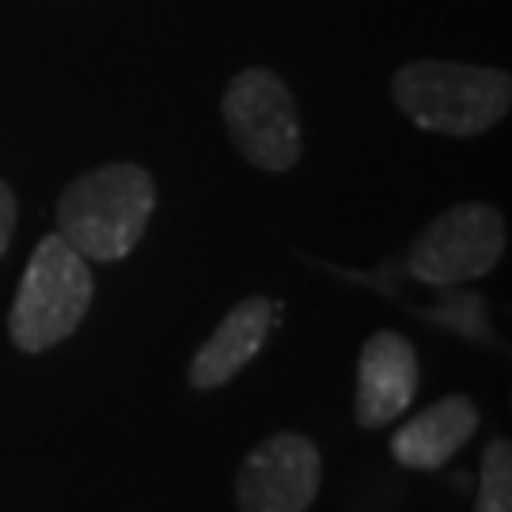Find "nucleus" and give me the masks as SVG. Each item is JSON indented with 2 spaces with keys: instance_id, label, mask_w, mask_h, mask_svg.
Wrapping results in <instances>:
<instances>
[{
  "instance_id": "nucleus-8",
  "label": "nucleus",
  "mask_w": 512,
  "mask_h": 512,
  "mask_svg": "<svg viewBox=\"0 0 512 512\" xmlns=\"http://www.w3.org/2000/svg\"><path fill=\"white\" fill-rule=\"evenodd\" d=\"M277 319H281V308L270 296L239 300L236 308L220 319V327L198 346V353H194L190 372H186L190 387L194 391H217V387L232 384L239 372L258 357V349L266 346V338L277 327Z\"/></svg>"
},
{
  "instance_id": "nucleus-2",
  "label": "nucleus",
  "mask_w": 512,
  "mask_h": 512,
  "mask_svg": "<svg viewBox=\"0 0 512 512\" xmlns=\"http://www.w3.org/2000/svg\"><path fill=\"white\" fill-rule=\"evenodd\" d=\"M391 99L418 129L440 137H478L509 114L512 80L482 65L410 61L391 80Z\"/></svg>"
},
{
  "instance_id": "nucleus-7",
  "label": "nucleus",
  "mask_w": 512,
  "mask_h": 512,
  "mask_svg": "<svg viewBox=\"0 0 512 512\" xmlns=\"http://www.w3.org/2000/svg\"><path fill=\"white\" fill-rule=\"evenodd\" d=\"M418 391V353L399 330L368 334L357 357L353 418L361 429H384L406 414Z\"/></svg>"
},
{
  "instance_id": "nucleus-1",
  "label": "nucleus",
  "mask_w": 512,
  "mask_h": 512,
  "mask_svg": "<svg viewBox=\"0 0 512 512\" xmlns=\"http://www.w3.org/2000/svg\"><path fill=\"white\" fill-rule=\"evenodd\" d=\"M156 213V179L141 164L84 171L57 198V236L88 262H122Z\"/></svg>"
},
{
  "instance_id": "nucleus-11",
  "label": "nucleus",
  "mask_w": 512,
  "mask_h": 512,
  "mask_svg": "<svg viewBox=\"0 0 512 512\" xmlns=\"http://www.w3.org/2000/svg\"><path fill=\"white\" fill-rule=\"evenodd\" d=\"M16 194H12V186L0 179V258L8 255V247H12V236H16Z\"/></svg>"
},
{
  "instance_id": "nucleus-3",
  "label": "nucleus",
  "mask_w": 512,
  "mask_h": 512,
  "mask_svg": "<svg viewBox=\"0 0 512 512\" xmlns=\"http://www.w3.org/2000/svg\"><path fill=\"white\" fill-rule=\"evenodd\" d=\"M95 300V277L88 258L76 255L65 239L42 236L19 277L8 311V334L19 353H46L73 338Z\"/></svg>"
},
{
  "instance_id": "nucleus-6",
  "label": "nucleus",
  "mask_w": 512,
  "mask_h": 512,
  "mask_svg": "<svg viewBox=\"0 0 512 512\" xmlns=\"http://www.w3.org/2000/svg\"><path fill=\"white\" fill-rule=\"evenodd\" d=\"M323 456L304 433H274L236 471L239 512H308L319 497Z\"/></svg>"
},
{
  "instance_id": "nucleus-9",
  "label": "nucleus",
  "mask_w": 512,
  "mask_h": 512,
  "mask_svg": "<svg viewBox=\"0 0 512 512\" xmlns=\"http://www.w3.org/2000/svg\"><path fill=\"white\" fill-rule=\"evenodd\" d=\"M478 429V406L467 395H444L440 403L425 406L418 418L395 429L391 456L410 471H440L452 463L456 452L467 448V440Z\"/></svg>"
},
{
  "instance_id": "nucleus-10",
  "label": "nucleus",
  "mask_w": 512,
  "mask_h": 512,
  "mask_svg": "<svg viewBox=\"0 0 512 512\" xmlns=\"http://www.w3.org/2000/svg\"><path fill=\"white\" fill-rule=\"evenodd\" d=\"M471 512H512V444L494 437L478 463V494Z\"/></svg>"
},
{
  "instance_id": "nucleus-5",
  "label": "nucleus",
  "mask_w": 512,
  "mask_h": 512,
  "mask_svg": "<svg viewBox=\"0 0 512 512\" xmlns=\"http://www.w3.org/2000/svg\"><path fill=\"white\" fill-rule=\"evenodd\" d=\"M505 217L486 202H459L433 217L406 251V274L429 289H459L505 258Z\"/></svg>"
},
{
  "instance_id": "nucleus-4",
  "label": "nucleus",
  "mask_w": 512,
  "mask_h": 512,
  "mask_svg": "<svg viewBox=\"0 0 512 512\" xmlns=\"http://www.w3.org/2000/svg\"><path fill=\"white\" fill-rule=\"evenodd\" d=\"M224 129L239 156L258 171L285 175L300 164L304 129L289 84L274 69H243L228 80L220 99Z\"/></svg>"
}]
</instances>
